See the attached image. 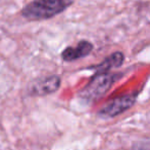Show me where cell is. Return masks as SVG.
<instances>
[{
  "label": "cell",
  "instance_id": "1",
  "mask_svg": "<svg viewBox=\"0 0 150 150\" xmlns=\"http://www.w3.org/2000/svg\"><path fill=\"white\" fill-rule=\"evenodd\" d=\"M74 0H32L21 10V16L28 21H44L63 12Z\"/></svg>",
  "mask_w": 150,
  "mask_h": 150
},
{
  "label": "cell",
  "instance_id": "2",
  "mask_svg": "<svg viewBox=\"0 0 150 150\" xmlns=\"http://www.w3.org/2000/svg\"><path fill=\"white\" fill-rule=\"evenodd\" d=\"M122 74L120 73H95L90 82L79 93L82 100L88 103H93L101 99Z\"/></svg>",
  "mask_w": 150,
  "mask_h": 150
},
{
  "label": "cell",
  "instance_id": "3",
  "mask_svg": "<svg viewBox=\"0 0 150 150\" xmlns=\"http://www.w3.org/2000/svg\"><path fill=\"white\" fill-rule=\"evenodd\" d=\"M137 95H122L112 99L99 110L98 115L103 118H112L124 113L136 103Z\"/></svg>",
  "mask_w": 150,
  "mask_h": 150
},
{
  "label": "cell",
  "instance_id": "4",
  "mask_svg": "<svg viewBox=\"0 0 150 150\" xmlns=\"http://www.w3.org/2000/svg\"><path fill=\"white\" fill-rule=\"evenodd\" d=\"M60 86V78L57 75L37 79L30 86L29 94L31 96H45L55 93Z\"/></svg>",
  "mask_w": 150,
  "mask_h": 150
},
{
  "label": "cell",
  "instance_id": "5",
  "mask_svg": "<svg viewBox=\"0 0 150 150\" xmlns=\"http://www.w3.org/2000/svg\"><path fill=\"white\" fill-rule=\"evenodd\" d=\"M93 44L88 40H81L76 46H67L61 52V59L65 62H73L84 57H87L92 52Z\"/></svg>",
  "mask_w": 150,
  "mask_h": 150
},
{
  "label": "cell",
  "instance_id": "6",
  "mask_svg": "<svg viewBox=\"0 0 150 150\" xmlns=\"http://www.w3.org/2000/svg\"><path fill=\"white\" fill-rule=\"evenodd\" d=\"M125 60V56L122 52H115L111 54L109 57H107L102 63L95 66L90 67L89 69H93L96 73H105L109 72L110 69L119 68L122 65Z\"/></svg>",
  "mask_w": 150,
  "mask_h": 150
},
{
  "label": "cell",
  "instance_id": "7",
  "mask_svg": "<svg viewBox=\"0 0 150 150\" xmlns=\"http://www.w3.org/2000/svg\"><path fill=\"white\" fill-rule=\"evenodd\" d=\"M131 150H150V142H137Z\"/></svg>",
  "mask_w": 150,
  "mask_h": 150
}]
</instances>
